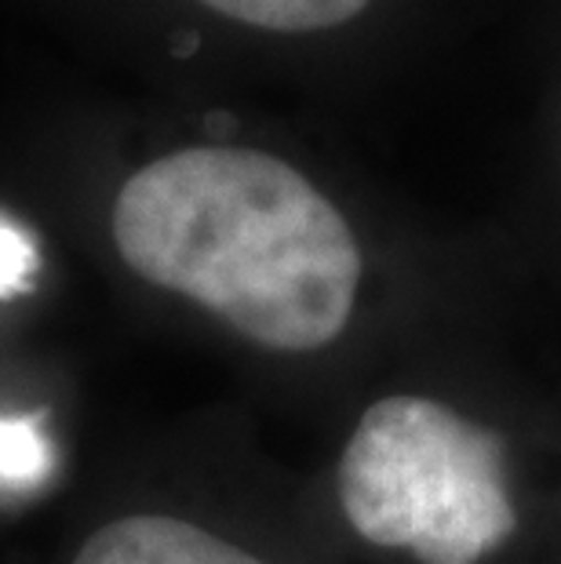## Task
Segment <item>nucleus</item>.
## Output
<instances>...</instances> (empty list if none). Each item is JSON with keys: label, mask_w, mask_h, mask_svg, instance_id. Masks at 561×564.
<instances>
[{"label": "nucleus", "mask_w": 561, "mask_h": 564, "mask_svg": "<svg viewBox=\"0 0 561 564\" xmlns=\"http://www.w3.org/2000/svg\"><path fill=\"white\" fill-rule=\"evenodd\" d=\"M114 237L139 278L267 350H321L354 314L362 251L350 226L270 153L197 147L147 164L117 197Z\"/></svg>", "instance_id": "obj_1"}, {"label": "nucleus", "mask_w": 561, "mask_h": 564, "mask_svg": "<svg viewBox=\"0 0 561 564\" xmlns=\"http://www.w3.org/2000/svg\"><path fill=\"white\" fill-rule=\"evenodd\" d=\"M504 444L449 404L412 393L376 401L339 463L354 532L423 564H474L515 532Z\"/></svg>", "instance_id": "obj_2"}, {"label": "nucleus", "mask_w": 561, "mask_h": 564, "mask_svg": "<svg viewBox=\"0 0 561 564\" xmlns=\"http://www.w3.org/2000/svg\"><path fill=\"white\" fill-rule=\"evenodd\" d=\"M74 564H262L219 535L175 518H125L99 528Z\"/></svg>", "instance_id": "obj_3"}, {"label": "nucleus", "mask_w": 561, "mask_h": 564, "mask_svg": "<svg viewBox=\"0 0 561 564\" xmlns=\"http://www.w3.org/2000/svg\"><path fill=\"white\" fill-rule=\"evenodd\" d=\"M219 15L248 22L259 30L278 33H310L332 30L339 22L362 15L368 0H205Z\"/></svg>", "instance_id": "obj_4"}, {"label": "nucleus", "mask_w": 561, "mask_h": 564, "mask_svg": "<svg viewBox=\"0 0 561 564\" xmlns=\"http://www.w3.org/2000/svg\"><path fill=\"white\" fill-rule=\"evenodd\" d=\"M55 470L44 426L26 415H0V488H33Z\"/></svg>", "instance_id": "obj_5"}, {"label": "nucleus", "mask_w": 561, "mask_h": 564, "mask_svg": "<svg viewBox=\"0 0 561 564\" xmlns=\"http://www.w3.org/2000/svg\"><path fill=\"white\" fill-rule=\"evenodd\" d=\"M33 273H37V245L19 223L0 215V299L30 292Z\"/></svg>", "instance_id": "obj_6"}]
</instances>
